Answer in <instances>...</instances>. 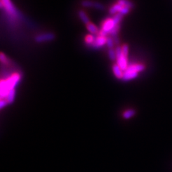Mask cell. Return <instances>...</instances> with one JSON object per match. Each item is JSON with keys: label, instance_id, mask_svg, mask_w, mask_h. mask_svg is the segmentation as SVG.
Returning a JSON list of instances; mask_svg holds the SVG:
<instances>
[{"label": "cell", "instance_id": "cell-1", "mask_svg": "<svg viewBox=\"0 0 172 172\" xmlns=\"http://www.w3.org/2000/svg\"><path fill=\"white\" fill-rule=\"evenodd\" d=\"M20 79L21 76L19 73H14L10 76L8 78L5 80H1V82H0V98H1V100H6L9 91L15 89Z\"/></svg>", "mask_w": 172, "mask_h": 172}, {"label": "cell", "instance_id": "cell-3", "mask_svg": "<svg viewBox=\"0 0 172 172\" xmlns=\"http://www.w3.org/2000/svg\"><path fill=\"white\" fill-rule=\"evenodd\" d=\"M55 38V35L53 33H45L37 35L34 37V41L38 44L44 43V42H48L53 41Z\"/></svg>", "mask_w": 172, "mask_h": 172}, {"label": "cell", "instance_id": "cell-10", "mask_svg": "<svg viewBox=\"0 0 172 172\" xmlns=\"http://www.w3.org/2000/svg\"><path fill=\"white\" fill-rule=\"evenodd\" d=\"M86 28L91 34H99L100 31L98 30V28L93 23L90 22L88 24H87Z\"/></svg>", "mask_w": 172, "mask_h": 172}, {"label": "cell", "instance_id": "cell-21", "mask_svg": "<svg viewBox=\"0 0 172 172\" xmlns=\"http://www.w3.org/2000/svg\"><path fill=\"white\" fill-rule=\"evenodd\" d=\"M93 7L94 8L99 10H103L105 9V6L103 4H101V3L99 2H94Z\"/></svg>", "mask_w": 172, "mask_h": 172}, {"label": "cell", "instance_id": "cell-7", "mask_svg": "<svg viewBox=\"0 0 172 172\" xmlns=\"http://www.w3.org/2000/svg\"><path fill=\"white\" fill-rule=\"evenodd\" d=\"M145 66L142 64H133V65H129L126 70L139 73L140 72L143 71V70H145Z\"/></svg>", "mask_w": 172, "mask_h": 172}, {"label": "cell", "instance_id": "cell-14", "mask_svg": "<svg viewBox=\"0 0 172 172\" xmlns=\"http://www.w3.org/2000/svg\"><path fill=\"white\" fill-rule=\"evenodd\" d=\"M117 3L119 5H121L122 6H126L128 7L129 8H132L134 6L133 3L129 1V0H118Z\"/></svg>", "mask_w": 172, "mask_h": 172}, {"label": "cell", "instance_id": "cell-18", "mask_svg": "<svg viewBox=\"0 0 172 172\" xmlns=\"http://www.w3.org/2000/svg\"><path fill=\"white\" fill-rule=\"evenodd\" d=\"M120 29H121L120 24H117V25L115 26L110 31V36L112 37L118 36V33H119V31H120Z\"/></svg>", "mask_w": 172, "mask_h": 172}, {"label": "cell", "instance_id": "cell-4", "mask_svg": "<svg viewBox=\"0 0 172 172\" xmlns=\"http://www.w3.org/2000/svg\"><path fill=\"white\" fill-rule=\"evenodd\" d=\"M117 64L119 66L122 70L123 72L126 71L128 67V58L122 54L120 57L117 58Z\"/></svg>", "mask_w": 172, "mask_h": 172}, {"label": "cell", "instance_id": "cell-26", "mask_svg": "<svg viewBox=\"0 0 172 172\" xmlns=\"http://www.w3.org/2000/svg\"><path fill=\"white\" fill-rule=\"evenodd\" d=\"M112 38H113V40L114 41L115 45H117V46H119V45H120V40H119V37L118 36H115V37H112Z\"/></svg>", "mask_w": 172, "mask_h": 172}, {"label": "cell", "instance_id": "cell-12", "mask_svg": "<svg viewBox=\"0 0 172 172\" xmlns=\"http://www.w3.org/2000/svg\"><path fill=\"white\" fill-rule=\"evenodd\" d=\"M15 89H13L10 90L9 91V93L7 96L6 100L8 101V104H12L14 102V100H15Z\"/></svg>", "mask_w": 172, "mask_h": 172}, {"label": "cell", "instance_id": "cell-17", "mask_svg": "<svg viewBox=\"0 0 172 172\" xmlns=\"http://www.w3.org/2000/svg\"><path fill=\"white\" fill-rule=\"evenodd\" d=\"M96 38H94V37L93 36V34H88L87 35L85 38V42L86 44L89 45H92L94 41H95Z\"/></svg>", "mask_w": 172, "mask_h": 172}, {"label": "cell", "instance_id": "cell-23", "mask_svg": "<svg viewBox=\"0 0 172 172\" xmlns=\"http://www.w3.org/2000/svg\"><path fill=\"white\" fill-rule=\"evenodd\" d=\"M122 53L126 56V57L128 58V52H129V47L127 44H124L122 46Z\"/></svg>", "mask_w": 172, "mask_h": 172}, {"label": "cell", "instance_id": "cell-11", "mask_svg": "<svg viewBox=\"0 0 172 172\" xmlns=\"http://www.w3.org/2000/svg\"><path fill=\"white\" fill-rule=\"evenodd\" d=\"M122 7V6L121 5H119V3H117L110 7L108 12H109V13L111 14V15H115V14L119 12Z\"/></svg>", "mask_w": 172, "mask_h": 172}, {"label": "cell", "instance_id": "cell-20", "mask_svg": "<svg viewBox=\"0 0 172 172\" xmlns=\"http://www.w3.org/2000/svg\"><path fill=\"white\" fill-rule=\"evenodd\" d=\"M107 46L108 48H113L115 43H114V41L113 40V38L112 37H108L107 38Z\"/></svg>", "mask_w": 172, "mask_h": 172}, {"label": "cell", "instance_id": "cell-6", "mask_svg": "<svg viewBox=\"0 0 172 172\" xmlns=\"http://www.w3.org/2000/svg\"><path fill=\"white\" fill-rule=\"evenodd\" d=\"M138 75V73L133 71H129V70H126L124 72L123 77L122 80L124 81H129V80L135 79Z\"/></svg>", "mask_w": 172, "mask_h": 172}, {"label": "cell", "instance_id": "cell-19", "mask_svg": "<svg viewBox=\"0 0 172 172\" xmlns=\"http://www.w3.org/2000/svg\"><path fill=\"white\" fill-rule=\"evenodd\" d=\"M81 5L84 8H91V7H93L94 2L90 0H83L81 2Z\"/></svg>", "mask_w": 172, "mask_h": 172}, {"label": "cell", "instance_id": "cell-8", "mask_svg": "<svg viewBox=\"0 0 172 172\" xmlns=\"http://www.w3.org/2000/svg\"><path fill=\"white\" fill-rule=\"evenodd\" d=\"M112 70H113L114 74L116 78L119 79H122L123 77L124 72L122 71V69L119 67L117 64H115L112 66Z\"/></svg>", "mask_w": 172, "mask_h": 172}, {"label": "cell", "instance_id": "cell-2", "mask_svg": "<svg viewBox=\"0 0 172 172\" xmlns=\"http://www.w3.org/2000/svg\"><path fill=\"white\" fill-rule=\"evenodd\" d=\"M0 6L1 8H5L6 12L13 18H17L19 16L18 12L10 0H1Z\"/></svg>", "mask_w": 172, "mask_h": 172}, {"label": "cell", "instance_id": "cell-22", "mask_svg": "<svg viewBox=\"0 0 172 172\" xmlns=\"http://www.w3.org/2000/svg\"><path fill=\"white\" fill-rule=\"evenodd\" d=\"M0 61H1V62L3 63V64L5 65L8 63V58H6V56L4 54V53H3V52H1V54H0Z\"/></svg>", "mask_w": 172, "mask_h": 172}, {"label": "cell", "instance_id": "cell-5", "mask_svg": "<svg viewBox=\"0 0 172 172\" xmlns=\"http://www.w3.org/2000/svg\"><path fill=\"white\" fill-rule=\"evenodd\" d=\"M107 37L98 36L96 38L94 44L91 45V47H93V48L95 49H98L102 47L103 45L107 44Z\"/></svg>", "mask_w": 172, "mask_h": 172}, {"label": "cell", "instance_id": "cell-25", "mask_svg": "<svg viewBox=\"0 0 172 172\" xmlns=\"http://www.w3.org/2000/svg\"><path fill=\"white\" fill-rule=\"evenodd\" d=\"M8 104V101H6V100L5 99H3V100H1L0 101V109H3V108H4L5 107L7 106V105Z\"/></svg>", "mask_w": 172, "mask_h": 172}, {"label": "cell", "instance_id": "cell-13", "mask_svg": "<svg viewBox=\"0 0 172 172\" xmlns=\"http://www.w3.org/2000/svg\"><path fill=\"white\" fill-rule=\"evenodd\" d=\"M136 112L134 109H128L124 112V113L122 114V117L125 119H129L134 116Z\"/></svg>", "mask_w": 172, "mask_h": 172}, {"label": "cell", "instance_id": "cell-15", "mask_svg": "<svg viewBox=\"0 0 172 172\" xmlns=\"http://www.w3.org/2000/svg\"><path fill=\"white\" fill-rule=\"evenodd\" d=\"M108 55L109 58L110 60L112 61H114L117 60V55H116V52L114 48H109L108 51Z\"/></svg>", "mask_w": 172, "mask_h": 172}, {"label": "cell", "instance_id": "cell-9", "mask_svg": "<svg viewBox=\"0 0 172 172\" xmlns=\"http://www.w3.org/2000/svg\"><path fill=\"white\" fill-rule=\"evenodd\" d=\"M78 15L80 19L81 20L82 22L84 24L87 25V24H88L89 23H90V19L89 18V17L87 16V15L86 14V13L84 11V10H79V12H78Z\"/></svg>", "mask_w": 172, "mask_h": 172}, {"label": "cell", "instance_id": "cell-24", "mask_svg": "<svg viewBox=\"0 0 172 172\" xmlns=\"http://www.w3.org/2000/svg\"><path fill=\"white\" fill-rule=\"evenodd\" d=\"M129 10H130V8H128V7H126V6H122L121 9L120 10V11H119V13H121L122 15H126V14H128L129 12Z\"/></svg>", "mask_w": 172, "mask_h": 172}, {"label": "cell", "instance_id": "cell-16", "mask_svg": "<svg viewBox=\"0 0 172 172\" xmlns=\"http://www.w3.org/2000/svg\"><path fill=\"white\" fill-rule=\"evenodd\" d=\"M122 18H123V15H122V14L119 12L117 13L116 14H115L114 17H112V19H113L115 25L116 26V25H117V24H120Z\"/></svg>", "mask_w": 172, "mask_h": 172}]
</instances>
